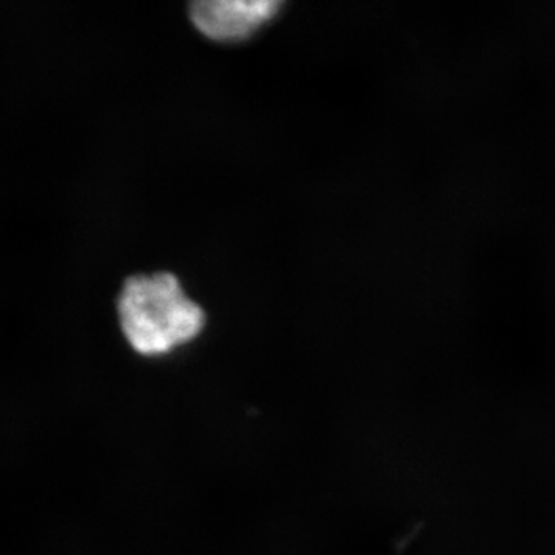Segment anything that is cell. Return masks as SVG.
Returning a JSON list of instances; mask_svg holds the SVG:
<instances>
[{"label": "cell", "mask_w": 555, "mask_h": 555, "mask_svg": "<svg viewBox=\"0 0 555 555\" xmlns=\"http://www.w3.org/2000/svg\"><path fill=\"white\" fill-rule=\"evenodd\" d=\"M120 327L141 356H163L198 337L206 323L173 273L127 278L118 298Z\"/></svg>", "instance_id": "6da1fadb"}, {"label": "cell", "mask_w": 555, "mask_h": 555, "mask_svg": "<svg viewBox=\"0 0 555 555\" xmlns=\"http://www.w3.org/2000/svg\"><path fill=\"white\" fill-rule=\"evenodd\" d=\"M278 0H198L190 3L193 25L207 38L238 42L251 38L280 13Z\"/></svg>", "instance_id": "7a4b0ae2"}]
</instances>
